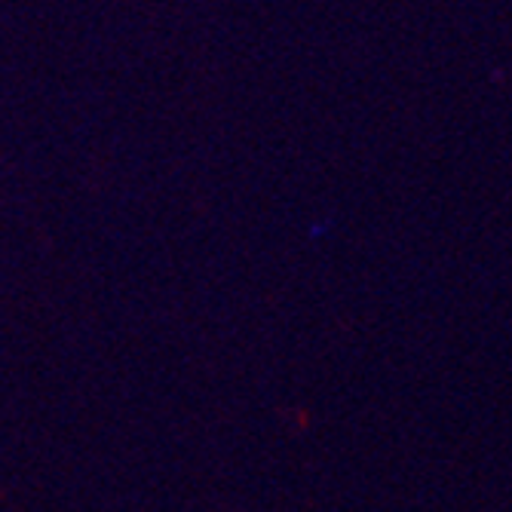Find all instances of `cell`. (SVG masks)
I'll use <instances>...</instances> for the list:
<instances>
[]
</instances>
